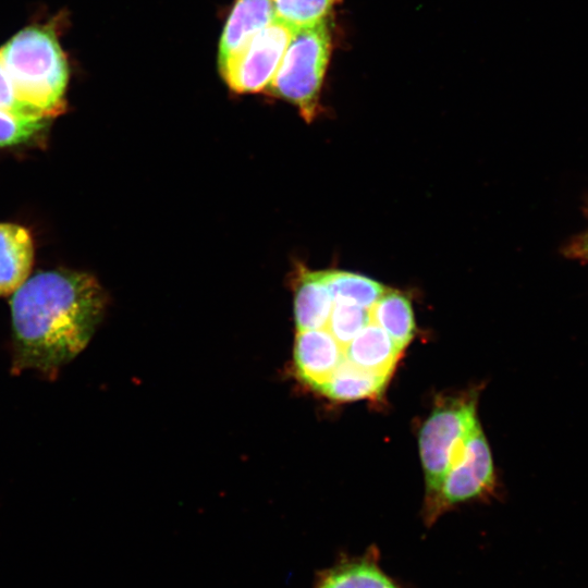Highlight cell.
<instances>
[{
  "mask_svg": "<svg viewBox=\"0 0 588 588\" xmlns=\"http://www.w3.org/2000/svg\"><path fill=\"white\" fill-rule=\"evenodd\" d=\"M16 370L57 375L89 342L100 321L106 295L90 274L39 271L11 297Z\"/></svg>",
  "mask_w": 588,
  "mask_h": 588,
  "instance_id": "6da1fadb",
  "label": "cell"
},
{
  "mask_svg": "<svg viewBox=\"0 0 588 588\" xmlns=\"http://www.w3.org/2000/svg\"><path fill=\"white\" fill-rule=\"evenodd\" d=\"M0 59L24 101L46 118L65 107L66 58L50 25L23 28L0 48Z\"/></svg>",
  "mask_w": 588,
  "mask_h": 588,
  "instance_id": "7a4b0ae2",
  "label": "cell"
},
{
  "mask_svg": "<svg viewBox=\"0 0 588 588\" xmlns=\"http://www.w3.org/2000/svg\"><path fill=\"white\" fill-rule=\"evenodd\" d=\"M479 425L477 397L473 393L437 403L421 425L418 446L426 481L427 522L451 464Z\"/></svg>",
  "mask_w": 588,
  "mask_h": 588,
  "instance_id": "3957f363",
  "label": "cell"
},
{
  "mask_svg": "<svg viewBox=\"0 0 588 588\" xmlns=\"http://www.w3.org/2000/svg\"><path fill=\"white\" fill-rule=\"evenodd\" d=\"M331 46L328 20L296 28L267 88L271 95L296 106L307 122L319 111Z\"/></svg>",
  "mask_w": 588,
  "mask_h": 588,
  "instance_id": "277c9868",
  "label": "cell"
},
{
  "mask_svg": "<svg viewBox=\"0 0 588 588\" xmlns=\"http://www.w3.org/2000/svg\"><path fill=\"white\" fill-rule=\"evenodd\" d=\"M295 28L273 20L255 34L220 70L228 86L240 94L268 88Z\"/></svg>",
  "mask_w": 588,
  "mask_h": 588,
  "instance_id": "5b68a950",
  "label": "cell"
},
{
  "mask_svg": "<svg viewBox=\"0 0 588 588\" xmlns=\"http://www.w3.org/2000/svg\"><path fill=\"white\" fill-rule=\"evenodd\" d=\"M494 483L491 451L479 425L451 464L428 523L452 505L487 494Z\"/></svg>",
  "mask_w": 588,
  "mask_h": 588,
  "instance_id": "8992f818",
  "label": "cell"
},
{
  "mask_svg": "<svg viewBox=\"0 0 588 588\" xmlns=\"http://www.w3.org/2000/svg\"><path fill=\"white\" fill-rule=\"evenodd\" d=\"M297 373L319 391L344 362V347L326 329L297 331L294 350Z\"/></svg>",
  "mask_w": 588,
  "mask_h": 588,
  "instance_id": "52a82bcc",
  "label": "cell"
},
{
  "mask_svg": "<svg viewBox=\"0 0 588 588\" xmlns=\"http://www.w3.org/2000/svg\"><path fill=\"white\" fill-rule=\"evenodd\" d=\"M270 0H236L224 25L218 51L221 69L247 41L273 20Z\"/></svg>",
  "mask_w": 588,
  "mask_h": 588,
  "instance_id": "ba28073f",
  "label": "cell"
},
{
  "mask_svg": "<svg viewBox=\"0 0 588 588\" xmlns=\"http://www.w3.org/2000/svg\"><path fill=\"white\" fill-rule=\"evenodd\" d=\"M34 254L27 229L0 222V296L12 295L29 278Z\"/></svg>",
  "mask_w": 588,
  "mask_h": 588,
  "instance_id": "9c48e42d",
  "label": "cell"
},
{
  "mask_svg": "<svg viewBox=\"0 0 588 588\" xmlns=\"http://www.w3.org/2000/svg\"><path fill=\"white\" fill-rule=\"evenodd\" d=\"M402 351L383 329L370 322L344 346V356L359 369L390 378Z\"/></svg>",
  "mask_w": 588,
  "mask_h": 588,
  "instance_id": "30bf717a",
  "label": "cell"
},
{
  "mask_svg": "<svg viewBox=\"0 0 588 588\" xmlns=\"http://www.w3.org/2000/svg\"><path fill=\"white\" fill-rule=\"evenodd\" d=\"M295 279L294 316L297 331L324 328L333 307L326 271L302 267Z\"/></svg>",
  "mask_w": 588,
  "mask_h": 588,
  "instance_id": "8fae6325",
  "label": "cell"
},
{
  "mask_svg": "<svg viewBox=\"0 0 588 588\" xmlns=\"http://www.w3.org/2000/svg\"><path fill=\"white\" fill-rule=\"evenodd\" d=\"M371 322L383 329L404 350L413 340L416 323L412 303L405 294L387 289L370 308Z\"/></svg>",
  "mask_w": 588,
  "mask_h": 588,
  "instance_id": "7c38bea8",
  "label": "cell"
},
{
  "mask_svg": "<svg viewBox=\"0 0 588 588\" xmlns=\"http://www.w3.org/2000/svg\"><path fill=\"white\" fill-rule=\"evenodd\" d=\"M314 588H399L373 559L344 560L322 571Z\"/></svg>",
  "mask_w": 588,
  "mask_h": 588,
  "instance_id": "4fadbf2b",
  "label": "cell"
},
{
  "mask_svg": "<svg viewBox=\"0 0 588 588\" xmlns=\"http://www.w3.org/2000/svg\"><path fill=\"white\" fill-rule=\"evenodd\" d=\"M389 379L359 369L344 359L319 392L341 402L375 399L383 392Z\"/></svg>",
  "mask_w": 588,
  "mask_h": 588,
  "instance_id": "5bb4252c",
  "label": "cell"
},
{
  "mask_svg": "<svg viewBox=\"0 0 588 588\" xmlns=\"http://www.w3.org/2000/svg\"><path fill=\"white\" fill-rule=\"evenodd\" d=\"M326 279L333 303H346L368 309L387 290L380 282L350 271L328 270Z\"/></svg>",
  "mask_w": 588,
  "mask_h": 588,
  "instance_id": "9a60e30c",
  "label": "cell"
},
{
  "mask_svg": "<svg viewBox=\"0 0 588 588\" xmlns=\"http://www.w3.org/2000/svg\"><path fill=\"white\" fill-rule=\"evenodd\" d=\"M275 20L299 28L328 20L341 0H270Z\"/></svg>",
  "mask_w": 588,
  "mask_h": 588,
  "instance_id": "2e32d148",
  "label": "cell"
},
{
  "mask_svg": "<svg viewBox=\"0 0 588 588\" xmlns=\"http://www.w3.org/2000/svg\"><path fill=\"white\" fill-rule=\"evenodd\" d=\"M370 322V309L346 303H333L324 328L344 347Z\"/></svg>",
  "mask_w": 588,
  "mask_h": 588,
  "instance_id": "e0dca14e",
  "label": "cell"
},
{
  "mask_svg": "<svg viewBox=\"0 0 588 588\" xmlns=\"http://www.w3.org/2000/svg\"><path fill=\"white\" fill-rule=\"evenodd\" d=\"M48 118H15L0 111V147L28 142L48 126Z\"/></svg>",
  "mask_w": 588,
  "mask_h": 588,
  "instance_id": "ac0fdd59",
  "label": "cell"
},
{
  "mask_svg": "<svg viewBox=\"0 0 588 588\" xmlns=\"http://www.w3.org/2000/svg\"><path fill=\"white\" fill-rule=\"evenodd\" d=\"M0 111L15 118H46L20 96L0 59ZM49 119V118H48Z\"/></svg>",
  "mask_w": 588,
  "mask_h": 588,
  "instance_id": "d6986e66",
  "label": "cell"
},
{
  "mask_svg": "<svg viewBox=\"0 0 588 588\" xmlns=\"http://www.w3.org/2000/svg\"><path fill=\"white\" fill-rule=\"evenodd\" d=\"M567 253L576 258L588 261V230L569 245Z\"/></svg>",
  "mask_w": 588,
  "mask_h": 588,
  "instance_id": "ffe728a7",
  "label": "cell"
}]
</instances>
